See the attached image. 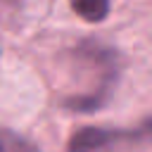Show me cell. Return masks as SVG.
Returning a JSON list of instances; mask_svg holds the SVG:
<instances>
[{"label":"cell","instance_id":"6da1fadb","mask_svg":"<svg viewBox=\"0 0 152 152\" xmlns=\"http://www.w3.org/2000/svg\"><path fill=\"white\" fill-rule=\"evenodd\" d=\"M147 140H152V119H145L142 124L131 126V128H100V126L78 128L69 138L66 150L69 152H100L112 145L147 142Z\"/></svg>","mask_w":152,"mask_h":152},{"label":"cell","instance_id":"7a4b0ae2","mask_svg":"<svg viewBox=\"0 0 152 152\" xmlns=\"http://www.w3.org/2000/svg\"><path fill=\"white\" fill-rule=\"evenodd\" d=\"M69 5L76 12V17H81L88 24H97V21L107 19L112 0H69Z\"/></svg>","mask_w":152,"mask_h":152},{"label":"cell","instance_id":"3957f363","mask_svg":"<svg viewBox=\"0 0 152 152\" xmlns=\"http://www.w3.org/2000/svg\"><path fill=\"white\" fill-rule=\"evenodd\" d=\"M0 152H40V150L24 135L0 128Z\"/></svg>","mask_w":152,"mask_h":152}]
</instances>
